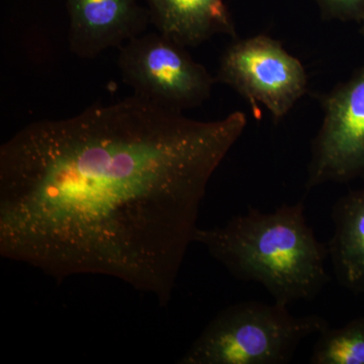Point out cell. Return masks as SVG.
<instances>
[{
  "label": "cell",
  "instance_id": "obj_4",
  "mask_svg": "<svg viewBox=\"0 0 364 364\" xmlns=\"http://www.w3.org/2000/svg\"><path fill=\"white\" fill-rule=\"evenodd\" d=\"M117 63L136 95L177 112L207 102L217 82L186 47L159 32L141 33L122 46Z\"/></svg>",
  "mask_w": 364,
  "mask_h": 364
},
{
  "label": "cell",
  "instance_id": "obj_5",
  "mask_svg": "<svg viewBox=\"0 0 364 364\" xmlns=\"http://www.w3.org/2000/svg\"><path fill=\"white\" fill-rule=\"evenodd\" d=\"M215 81L245 98L255 117L260 116L258 105H264L275 123L291 111L308 88L301 62L267 35L232 43L223 53Z\"/></svg>",
  "mask_w": 364,
  "mask_h": 364
},
{
  "label": "cell",
  "instance_id": "obj_9",
  "mask_svg": "<svg viewBox=\"0 0 364 364\" xmlns=\"http://www.w3.org/2000/svg\"><path fill=\"white\" fill-rule=\"evenodd\" d=\"M331 218L327 247L336 279L352 293L364 294V186L340 198Z\"/></svg>",
  "mask_w": 364,
  "mask_h": 364
},
{
  "label": "cell",
  "instance_id": "obj_6",
  "mask_svg": "<svg viewBox=\"0 0 364 364\" xmlns=\"http://www.w3.org/2000/svg\"><path fill=\"white\" fill-rule=\"evenodd\" d=\"M320 100L324 117L311 148L306 191L364 179V64Z\"/></svg>",
  "mask_w": 364,
  "mask_h": 364
},
{
  "label": "cell",
  "instance_id": "obj_12",
  "mask_svg": "<svg viewBox=\"0 0 364 364\" xmlns=\"http://www.w3.org/2000/svg\"><path fill=\"white\" fill-rule=\"evenodd\" d=\"M359 25H360V28H359V33H360V35L364 37V14L363 20H361L360 23H359Z\"/></svg>",
  "mask_w": 364,
  "mask_h": 364
},
{
  "label": "cell",
  "instance_id": "obj_11",
  "mask_svg": "<svg viewBox=\"0 0 364 364\" xmlns=\"http://www.w3.org/2000/svg\"><path fill=\"white\" fill-rule=\"evenodd\" d=\"M324 20L360 23L364 0H315Z\"/></svg>",
  "mask_w": 364,
  "mask_h": 364
},
{
  "label": "cell",
  "instance_id": "obj_10",
  "mask_svg": "<svg viewBox=\"0 0 364 364\" xmlns=\"http://www.w3.org/2000/svg\"><path fill=\"white\" fill-rule=\"evenodd\" d=\"M310 363L364 364V318L326 328L314 345Z\"/></svg>",
  "mask_w": 364,
  "mask_h": 364
},
{
  "label": "cell",
  "instance_id": "obj_3",
  "mask_svg": "<svg viewBox=\"0 0 364 364\" xmlns=\"http://www.w3.org/2000/svg\"><path fill=\"white\" fill-rule=\"evenodd\" d=\"M329 323L318 315H291L289 306L248 301L215 315L177 363L284 364L299 345Z\"/></svg>",
  "mask_w": 364,
  "mask_h": 364
},
{
  "label": "cell",
  "instance_id": "obj_7",
  "mask_svg": "<svg viewBox=\"0 0 364 364\" xmlns=\"http://www.w3.org/2000/svg\"><path fill=\"white\" fill-rule=\"evenodd\" d=\"M69 48L81 59H95L105 50L121 48L145 32L148 9L139 0H66Z\"/></svg>",
  "mask_w": 364,
  "mask_h": 364
},
{
  "label": "cell",
  "instance_id": "obj_8",
  "mask_svg": "<svg viewBox=\"0 0 364 364\" xmlns=\"http://www.w3.org/2000/svg\"><path fill=\"white\" fill-rule=\"evenodd\" d=\"M150 21L183 47H198L217 35L236 38L224 0H146Z\"/></svg>",
  "mask_w": 364,
  "mask_h": 364
},
{
  "label": "cell",
  "instance_id": "obj_2",
  "mask_svg": "<svg viewBox=\"0 0 364 364\" xmlns=\"http://www.w3.org/2000/svg\"><path fill=\"white\" fill-rule=\"evenodd\" d=\"M195 242L236 279L261 284L279 305L313 301L330 282L327 244L308 224L303 202L272 213L250 208L224 226L198 228Z\"/></svg>",
  "mask_w": 364,
  "mask_h": 364
},
{
  "label": "cell",
  "instance_id": "obj_1",
  "mask_svg": "<svg viewBox=\"0 0 364 364\" xmlns=\"http://www.w3.org/2000/svg\"><path fill=\"white\" fill-rule=\"evenodd\" d=\"M245 112L196 121L134 95L43 119L0 148V255L61 280H123L166 306L210 179Z\"/></svg>",
  "mask_w": 364,
  "mask_h": 364
}]
</instances>
